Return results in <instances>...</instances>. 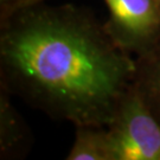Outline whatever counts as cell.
I'll list each match as a JSON object with an SVG mask.
<instances>
[{
    "mask_svg": "<svg viewBox=\"0 0 160 160\" xmlns=\"http://www.w3.org/2000/svg\"><path fill=\"white\" fill-rule=\"evenodd\" d=\"M134 72L135 58L84 8L42 2L0 23V86L55 120L109 125Z\"/></svg>",
    "mask_w": 160,
    "mask_h": 160,
    "instance_id": "6da1fadb",
    "label": "cell"
},
{
    "mask_svg": "<svg viewBox=\"0 0 160 160\" xmlns=\"http://www.w3.org/2000/svg\"><path fill=\"white\" fill-rule=\"evenodd\" d=\"M106 128L110 160H160V122L133 84Z\"/></svg>",
    "mask_w": 160,
    "mask_h": 160,
    "instance_id": "7a4b0ae2",
    "label": "cell"
},
{
    "mask_svg": "<svg viewBox=\"0 0 160 160\" xmlns=\"http://www.w3.org/2000/svg\"><path fill=\"white\" fill-rule=\"evenodd\" d=\"M104 26L115 43L135 58L160 40V0H104Z\"/></svg>",
    "mask_w": 160,
    "mask_h": 160,
    "instance_id": "3957f363",
    "label": "cell"
},
{
    "mask_svg": "<svg viewBox=\"0 0 160 160\" xmlns=\"http://www.w3.org/2000/svg\"><path fill=\"white\" fill-rule=\"evenodd\" d=\"M12 94L0 86V158H24L31 149L28 125L11 102Z\"/></svg>",
    "mask_w": 160,
    "mask_h": 160,
    "instance_id": "277c9868",
    "label": "cell"
},
{
    "mask_svg": "<svg viewBox=\"0 0 160 160\" xmlns=\"http://www.w3.org/2000/svg\"><path fill=\"white\" fill-rule=\"evenodd\" d=\"M133 87L160 122V40L149 51L135 57Z\"/></svg>",
    "mask_w": 160,
    "mask_h": 160,
    "instance_id": "5b68a950",
    "label": "cell"
},
{
    "mask_svg": "<svg viewBox=\"0 0 160 160\" xmlns=\"http://www.w3.org/2000/svg\"><path fill=\"white\" fill-rule=\"evenodd\" d=\"M67 160H110L106 126H76L75 141Z\"/></svg>",
    "mask_w": 160,
    "mask_h": 160,
    "instance_id": "8992f818",
    "label": "cell"
},
{
    "mask_svg": "<svg viewBox=\"0 0 160 160\" xmlns=\"http://www.w3.org/2000/svg\"><path fill=\"white\" fill-rule=\"evenodd\" d=\"M45 0H0V23L6 20L16 12L30 6L44 2Z\"/></svg>",
    "mask_w": 160,
    "mask_h": 160,
    "instance_id": "52a82bcc",
    "label": "cell"
}]
</instances>
